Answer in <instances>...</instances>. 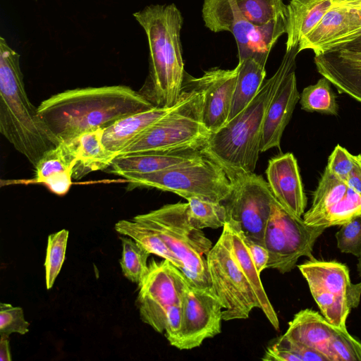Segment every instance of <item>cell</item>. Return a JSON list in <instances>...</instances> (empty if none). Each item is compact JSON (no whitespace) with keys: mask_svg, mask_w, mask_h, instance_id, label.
<instances>
[{"mask_svg":"<svg viewBox=\"0 0 361 361\" xmlns=\"http://www.w3.org/2000/svg\"><path fill=\"white\" fill-rule=\"evenodd\" d=\"M154 107L142 93L117 85L63 91L42 101L37 111L61 141L68 142Z\"/></svg>","mask_w":361,"mask_h":361,"instance_id":"obj_1","label":"cell"},{"mask_svg":"<svg viewBox=\"0 0 361 361\" xmlns=\"http://www.w3.org/2000/svg\"><path fill=\"white\" fill-rule=\"evenodd\" d=\"M298 53V45L286 51L279 67L264 81L252 101L219 130L210 134L202 152L219 164L231 179L255 171L267 110L283 79L295 69Z\"/></svg>","mask_w":361,"mask_h":361,"instance_id":"obj_2","label":"cell"},{"mask_svg":"<svg viewBox=\"0 0 361 361\" xmlns=\"http://www.w3.org/2000/svg\"><path fill=\"white\" fill-rule=\"evenodd\" d=\"M20 54L0 37V133L34 166L61 142L27 94Z\"/></svg>","mask_w":361,"mask_h":361,"instance_id":"obj_3","label":"cell"},{"mask_svg":"<svg viewBox=\"0 0 361 361\" xmlns=\"http://www.w3.org/2000/svg\"><path fill=\"white\" fill-rule=\"evenodd\" d=\"M149 49V74L144 95L155 106L171 108L180 98L185 78L180 33L181 13L175 4L149 5L134 13Z\"/></svg>","mask_w":361,"mask_h":361,"instance_id":"obj_4","label":"cell"},{"mask_svg":"<svg viewBox=\"0 0 361 361\" xmlns=\"http://www.w3.org/2000/svg\"><path fill=\"white\" fill-rule=\"evenodd\" d=\"M202 106L203 94L185 73L180 98L173 109L118 156L203 149L211 133L202 122Z\"/></svg>","mask_w":361,"mask_h":361,"instance_id":"obj_5","label":"cell"},{"mask_svg":"<svg viewBox=\"0 0 361 361\" xmlns=\"http://www.w3.org/2000/svg\"><path fill=\"white\" fill-rule=\"evenodd\" d=\"M128 190L153 188L188 200L198 197L223 202L231 195L233 182L226 171L205 154L166 169L143 174L121 176Z\"/></svg>","mask_w":361,"mask_h":361,"instance_id":"obj_6","label":"cell"},{"mask_svg":"<svg viewBox=\"0 0 361 361\" xmlns=\"http://www.w3.org/2000/svg\"><path fill=\"white\" fill-rule=\"evenodd\" d=\"M134 219L148 226L162 238L184 264L183 274L194 283L212 286L204 257L212 247L202 229L190 221L187 202L168 204Z\"/></svg>","mask_w":361,"mask_h":361,"instance_id":"obj_7","label":"cell"},{"mask_svg":"<svg viewBox=\"0 0 361 361\" xmlns=\"http://www.w3.org/2000/svg\"><path fill=\"white\" fill-rule=\"evenodd\" d=\"M202 11L205 26L210 30L232 33L239 61L252 58L265 66L271 48L286 33V16L255 25L243 16L233 0H204Z\"/></svg>","mask_w":361,"mask_h":361,"instance_id":"obj_8","label":"cell"},{"mask_svg":"<svg viewBox=\"0 0 361 361\" xmlns=\"http://www.w3.org/2000/svg\"><path fill=\"white\" fill-rule=\"evenodd\" d=\"M322 314L332 325L346 329L352 309L361 298V282L353 283L346 265L336 261L310 259L298 265Z\"/></svg>","mask_w":361,"mask_h":361,"instance_id":"obj_9","label":"cell"},{"mask_svg":"<svg viewBox=\"0 0 361 361\" xmlns=\"http://www.w3.org/2000/svg\"><path fill=\"white\" fill-rule=\"evenodd\" d=\"M206 259L212 288L223 305V321L247 319L259 303L235 259L226 224Z\"/></svg>","mask_w":361,"mask_h":361,"instance_id":"obj_10","label":"cell"},{"mask_svg":"<svg viewBox=\"0 0 361 361\" xmlns=\"http://www.w3.org/2000/svg\"><path fill=\"white\" fill-rule=\"evenodd\" d=\"M325 228L313 227L287 211L276 199L264 235V245L269 254L267 269L281 274L292 271L301 257L310 259L314 245Z\"/></svg>","mask_w":361,"mask_h":361,"instance_id":"obj_11","label":"cell"},{"mask_svg":"<svg viewBox=\"0 0 361 361\" xmlns=\"http://www.w3.org/2000/svg\"><path fill=\"white\" fill-rule=\"evenodd\" d=\"M188 279L170 261L152 259L138 285L136 305L142 321L159 334L164 332L166 314L181 303Z\"/></svg>","mask_w":361,"mask_h":361,"instance_id":"obj_12","label":"cell"},{"mask_svg":"<svg viewBox=\"0 0 361 361\" xmlns=\"http://www.w3.org/2000/svg\"><path fill=\"white\" fill-rule=\"evenodd\" d=\"M231 180L232 192L223 202L227 220L236 221L246 238L264 245V231L275 199L268 183L254 172Z\"/></svg>","mask_w":361,"mask_h":361,"instance_id":"obj_13","label":"cell"},{"mask_svg":"<svg viewBox=\"0 0 361 361\" xmlns=\"http://www.w3.org/2000/svg\"><path fill=\"white\" fill-rule=\"evenodd\" d=\"M187 279L181 300V328L171 344L179 350L195 348L219 334L223 321V305L212 286H200Z\"/></svg>","mask_w":361,"mask_h":361,"instance_id":"obj_14","label":"cell"},{"mask_svg":"<svg viewBox=\"0 0 361 361\" xmlns=\"http://www.w3.org/2000/svg\"><path fill=\"white\" fill-rule=\"evenodd\" d=\"M238 67L231 70L214 68L199 78L188 75L203 94L202 122L214 133L228 121L235 90Z\"/></svg>","mask_w":361,"mask_h":361,"instance_id":"obj_15","label":"cell"},{"mask_svg":"<svg viewBox=\"0 0 361 361\" xmlns=\"http://www.w3.org/2000/svg\"><path fill=\"white\" fill-rule=\"evenodd\" d=\"M361 29V12L333 4L320 22L298 44V51L311 49L314 56L335 50Z\"/></svg>","mask_w":361,"mask_h":361,"instance_id":"obj_16","label":"cell"},{"mask_svg":"<svg viewBox=\"0 0 361 361\" xmlns=\"http://www.w3.org/2000/svg\"><path fill=\"white\" fill-rule=\"evenodd\" d=\"M266 176L275 199L287 211L302 217L307 200L295 156L287 152L270 159Z\"/></svg>","mask_w":361,"mask_h":361,"instance_id":"obj_17","label":"cell"},{"mask_svg":"<svg viewBox=\"0 0 361 361\" xmlns=\"http://www.w3.org/2000/svg\"><path fill=\"white\" fill-rule=\"evenodd\" d=\"M295 70L283 79L269 104L262 127L261 152L274 147L280 149L283 133L300 98Z\"/></svg>","mask_w":361,"mask_h":361,"instance_id":"obj_18","label":"cell"},{"mask_svg":"<svg viewBox=\"0 0 361 361\" xmlns=\"http://www.w3.org/2000/svg\"><path fill=\"white\" fill-rule=\"evenodd\" d=\"M75 164L73 144L61 141L41 157L35 167V181L44 185L57 195H64L72 185Z\"/></svg>","mask_w":361,"mask_h":361,"instance_id":"obj_19","label":"cell"},{"mask_svg":"<svg viewBox=\"0 0 361 361\" xmlns=\"http://www.w3.org/2000/svg\"><path fill=\"white\" fill-rule=\"evenodd\" d=\"M171 108L155 106L123 117L104 129L102 142L108 150L118 154L135 142L148 128L171 111Z\"/></svg>","mask_w":361,"mask_h":361,"instance_id":"obj_20","label":"cell"},{"mask_svg":"<svg viewBox=\"0 0 361 361\" xmlns=\"http://www.w3.org/2000/svg\"><path fill=\"white\" fill-rule=\"evenodd\" d=\"M334 329L335 326L322 314L305 309L294 315L283 335L294 342L321 353L330 361L329 343Z\"/></svg>","mask_w":361,"mask_h":361,"instance_id":"obj_21","label":"cell"},{"mask_svg":"<svg viewBox=\"0 0 361 361\" xmlns=\"http://www.w3.org/2000/svg\"><path fill=\"white\" fill-rule=\"evenodd\" d=\"M318 73L339 92L361 102V61L345 59L334 51L314 56Z\"/></svg>","mask_w":361,"mask_h":361,"instance_id":"obj_22","label":"cell"},{"mask_svg":"<svg viewBox=\"0 0 361 361\" xmlns=\"http://www.w3.org/2000/svg\"><path fill=\"white\" fill-rule=\"evenodd\" d=\"M204 154L195 149L172 153H139L118 156L111 164V172L117 176L155 173Z\"/></svg>","mask_w":361,"mask_h":361,"instance_id":"obj_23","label":"cell"},{"mask_svg":"<svg viewBox=\"0 0 361 361\" xmlns=\"http://www.w3.org/2000/svg\"><path fill=\"white\" fill-rule=\"evenodd\" d=\"M230 236L233 252L235 259L244 275L251 285L257 297L259 308L261 309L268 321L276 330H279V320L264 288L255 264L245 243V235L239 224L228 219L226 222Z\"/></svg>","mask_w":361,"mask_h":361,"instance_id":"obj_24","label":"cell"},{"mask_svg":"<svg viewBox=\"0 0 361 361\" xmlns=\"http://www.w3.org/2000/svg\"><path fill=\"white\" fill-rule=\"evenodd\" d=\"M334 0H290L287 5L286 51L298 46L301 38L320 22Z\"/></svg>","mask_w":361,"mask_h":361,"instance_id":"obj_25","label":"cell"},{"mask_svg":"<svg viewBox=\"0 0 361 361\" xmlns=\"http://www.w3.org/2000/svg\"><path fill=\"white\" fill-rule=\"evenodd\" d=\"M104 129L81 134L72 142L75 149L76 164L73 179H80L87 173L110 167L116 155L108 150L102 142Z\"/></svg>","mask_w":361,"mask_h":361,"instance_id":"obj_26","label":"cell"},{"mask_svg":"<svg viewBox=\"0 0 361 361\" xmlns=\"http://www.w3.org/2000/svg\"><path fill=\"white\" fill-rule=\"evenodd\" d=\"M237 67L238 75L228 121L252 101L266 76L265 66L252 58L239 61Z\"/></svg>","mask_w":361,"mask_h":361,"instance_id":"obj_27","label":"cell"},{"mask_svg":"<svg viewBox=\"0 0 361 361\" xmlns=\"http://www.w3.org/2000/svg\"><path fill=\"white\" fill-rule=\"evenodd\" d=\"M114 228L119 234L135 240L150 254L170 261L181 271L184 269V264L180 258L169 249L158 233L148 226L133 219L118 221Z\"/></svg>","mask_w":361,"mask_h":361,"instance_id":"obj_28","label":"cell"},{"mask_svg":"<svg viewBox=\"0 0 361 361\" xmlns=\"http://www.w3.org/2000/svg\"><path fill=\"white\" fill-rule=\"evenodd\" d=\"M348 188L344 180L325 168L313 193L312 206L303 214L305 223L311 226L319 216L344 197Z\"/></svg>","mask_w":361,"mask_h":361,"instance_id":"obj_29","label":"cell"},{"mask_svg":"<svg viewBox=\"0 0 361 361\" xmlns=\"http://www.w3.org/2000/svg\"><path fill=\"white\" fill-rule=\"evenodd\" d=\"M331 84L322 76L316 84L305 87L300 98L301 109L308 112L337 116L338 105Z\"/></svg>","mask_w":361,"mask_h":361,"instance_id":"obj_30","label":"cell"},{"mask_svg":"<svg viewBox=\"0 0 361 361\" xmlns=\"http://www.w3.org/2000/svg\"><path fill=\"white\" fill-rule=\"evenodd\" d=\"M187 200L189 219L197 228H219L224 227L227 221L226 209L223 202L198 197Z\"/></svg>","mask_w":361,"mask_h":361,"instance_id":"obj_31","label":"cell"},{"mask_svg":"<svg viewBox=\"0 0 361 361\" xmlns=\"http://www.w3.org/2000/svg\"><path fill=\"white\" fill-rule=\"evenodd\" d=\"M122 255L120 265L124 276L138 284L147 271V259L151 255L144 247L133 238L123 235Z\"/></svg>","mask_w":361,"mask_h":361,"instance_id":"obj_32","label":"cell"},{"mask_svg":"<svg viewBox=\"0 0 361 361\" xmlns=\"http://www.w3.org/2000/svg\"><path fill=\"white\" fill-rule=\"evenodd\" d=\"M357 216H361V195L348 187L344 197L319 216L311 226L326 229L341 226Z\"/></svg>","mask_w":361,"mask_h":361,"instance_id":"obj_33","label":"cell"},{"mask_svg":"<svg viewBox=\"0 0 361 361\" xmlns=\"http://www.w3.org/2000/svg\"><path fill=\"white\" fill-rule=\"evenodd\" d=\"M243 16L255 25H266L286 16L287 5L283 0H233Z\"/></svg>","mask_w":361,"mask_h":361,"instance_id":"obj_34","label":"cell"},{"mask_svg":"<svg viewBox=\"0 0 361 361\" xmlns=\"http://www.w3.org/2000/svg\"><path fill=\"white\" fill-rule=\"evenodd\" d=\"M69 232L62 229L48 237L44 261L45 282L47 289L52 288L58 276L66 255Z\"/></svg>","mask_w":361,"mask_h":361,"instance_id":"obj_35","label":"cell"},{"mask_svg":"<svg viewBox=\"0 0 361 361\" xmlns=\"http://www.w3.org/2000/svg\"><path fill=\"white\" fill-rule=\"evenodd\" d=\"M330 361H361V342L346 329L335 326L329 343Z\"/></svg>","mask_w":361,"mask_h":361,"instance_id":"obj_36","label":"cell"},{"mask_svg":"<svg viewBox=\"0 0 361 361\" xmlns=\"http://www.w3.org/2000/svg\"><path fill=\"white\" fill-rule=\"evenodd\" d=\"M335 236L337 247L341 252L358 258L361 255V216L341 225Z\"/></svg>","mask_w":361,"mask_h":361,"instance_id":"obj_37","label":"cell"},{"mask_svg":"<svg viewBox=\"0 0 361 361\" xmlns=\"http://www.w3.org/2000/svg\"><path fill=\"white\" fill-rule=\"evenodd\" d=\"M0 309L1 334L9 336L18 333L24 335L29 331L30 324L25 320L21 307H13L8 303H1Z\"/></svg>","mask_w":361,"mask_h":361,"instance_id":"obj_38","label":"cell"},{"mask_svg":"<svg viewBox=\"0 0 361 361\" xmlns=\"http://www.w3.org/2000/svg\"><path fill=\"white\" fill-rule=\"evenodd\" d=\"M356 160L357 155L350 154L345 148L337 145L328 159L326 168L336 177L345 181Z\"/></svg>","mask_w":361,"mask_h":361,"instance_id":"obj_39","label":"cell"},{"mask_svg":"<svg viewBox=\"0 0 361 361\" xmlns=\"http://www.w3.org/2000/svg\"><path fill=\"white\" fill-rule=\"evenodd\" d=\"M276 342L295 355L298 361H329L321 353L294 342L284 335L279 337Z\"/></svg>","mask_w":361,"mask_h":361,"instance_id":"obj_40","label":"cell"},{"mask_svg":"<svg viewBox=\"0 0 361 361\" xmlns=\"http://www.w3.org/2000/svg\"><path fill=\"white\" fill-rule=\"evenodd\" d=\"M181 303L172 305L168 310L165 324V336L170 345L177 338L181 328Z\"/></svg>","mask_w":361,"mask_h":361,"instance_id":"obj_41","label":"cell"},{"mask_svg":"<svg viewBox=\"0 0 361 361\" xmlns=\"http://www.w3.org/2000/svg\"><path fill=\"white\" fill-rule=\"evenodd\" d=\"M245 243L255 267L260 274L265 269L269 259V254L263 244L255 243L245 238Z\"/></svg>","mask_w":361,"mask_h":361,"instance_id":"obj_42","label":"cell"},{"mask_svg":"<svg viewBox=\"0 0 361 361\" xmlns=\"http://www.w3.org/2000/svg\"><path fill=\"white\" fill-rule=\"evenodd\" d=\"M345 182L349 188L361 195V154L357 155L355 166Z\"/></svg>","mask_w":361,"mask_h":361,"instance_id":"obj_43","label":"cell"},{"mask_svg":"<svg viewBox=\"0 0 361 361\" xmlns=\"http://www.w3.org/2000/svg\"><path fill=\"white\" fill-rule=\"evenodd\" d=\"M335 50H345L351 52L361 53V29L353 36L350 41L341 45Z\"/></svg>","mask_w":361,"mask_h":361,"instance_id":"obj_44","label":"cell"},{"mask_svg":"<svg viewBox=\"0 0 361 361\" xmlns=\"http://www.w3.org/2000/svg\"><path fill=\"white\" fill-rule=\"evenodd\" d=\"M0 355L1 361L11 360V354L9 346V336L8 335L1 334Z\"/></svg>","mask_w":361,"mask_h":361,"instance_id":"obj_45","label":"cell"},{"mask_svg":"<svg viewBox=\"0 0 361 361\" xmlns=\"http://www.w3.org/2000/svg\"><path fill=\"white\" fill-rule=\"evenodd\" d=\"M341 57L351 61H361V53L351 52L345 50H334Z\"/></svg>","mask_w":361,"mask_h":361,"instance_id":"obj_46","label":"cell"},{"mask_svg":"<svg viewBox=\"0 0 361 361\" xmlns=\"http://www.w3.org/2000/svg\"><path fill=\"white\" fill-rule=\"evenodd\" d=\"M361 2V0H334L333 4L344 6H348L350 5L360 3Z\"/></svg>","mask_w":361,"mask_h":361,"instance_id":"obj_47","label":"cell"},{"mask_svg":"<svg viewBox=\"0 0 361 361\" xmlns=\"http://www.w3.org/2000/svg\"><path fill=\"white\" fill-rule=\"evenodd\" d=\"M346 7L352 8V9H355V10L358 11L359 12H361V2L352 4L348 6H346Z\"/></svg>","mask_w":361,"mask_h":361,"instance_id":"obj_48","label":"cell"},{"mask_svg":"<svg viewBox=\"0 0 361 361\" xmlns=\"http://www.w3.org/2000/svg\"><path fill=\"white\" fill-rule=\"evenodd\" d=\"M357 269L358 274H359V275H360V276L361 278V255L358 257V262H357Z\"/></svg>","mask_w":361,"mask_h":361,"instance_id":"obj_49","label":"cell"}]
</instances>
